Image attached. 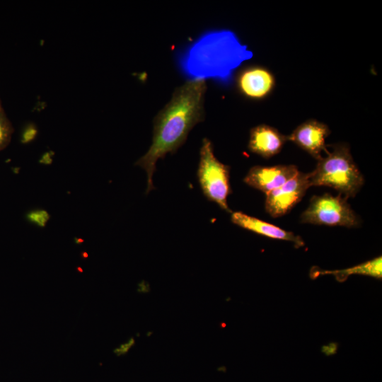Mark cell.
<instances>
[{"label": "cell", "mask_w": 382, "mask_h": 382, "mask_svg": "<svg viewBox=\"0 0 382 382\" xmlns=\"http://www.w3.org/2000/svg\"><path fill=\"white\" fill-rule=\"evenodd\" d=\"M206 90L204 79L185 82L175 88L170 101L155 117L151 145L135 163L146 173V194L154 189L152 178L157 161L168 153L174 154L193 127L204 120Z\"/></svg>", "instance_id": "obj_1"}, {"label": "cell", "mask_w": 382, "mask_h": 382, "mask_svg": "<svg viewBox=\"0 0 382 382\" xmlns=\"http://www.w3.org/2000/svg\"><path fill=\"white\" fill-rule=\"evenodd\" d=\"M252 57L228 30L204 33L180 56L179 65L190 80L215 79L226 80L243 60Z\"/></svg>", "instance_id": "obj_2"}, {"label": "cell", "mask_w": 382, "mask_h": 382, "mask_svg": "<svg viewBox=\"0 0 382 382\" xmlns=\"http://www.w3.org/2000/svg\"><path fill=\"white\" fill-rule=\"evenodd\" d=\"M332 151L318 160L316 168L309 173L311 185L335 189L345 197H354L364 184V177L354 163L346 144L332 146Z\"/></svg>", "instance_id": "obj_3"}, {"label": "cell", "mask_w": 382, "mask_h": 382, "mask_svg": "<svg viewBox=\"0 0 382 382\" xmlns=\"http://www.w3.org/2000/svg\"><path fill=\"white\" fill-rule=\"evenodd\" d=\"M229 173L230 167L215 157L210 140L203 139L197 174L200 187L208 200L231 212L227 204V197L231 193Z\"/></svg>", "instance_id": "obj_4"}, {"label": "cell", "mask_w": 382, "mask_h": 382, "mask_svg": "<svg viewBox=\"0 0 382 382\" xmlns=\"http://www.w3.org/2000/svg\"><path fill=\"white\" fill-rule=\"evenodd\" d=\"M345 197L325 193L314 196L308 208L302 213L301 221L325 226L356 227L359 219Z\"/></svg>", "instance_id": "obj_5"}, {"label": "cell", "mask_w": 382, "mask_h": 382, "mask_svg": "<svg viewBox=\"0 0 382 382\" xmlns=\"http://www.w3.org/2000/svg\"><path fill=\"white\" fill-rule=\"evenodd\" d=\"M311 186L309 173L299 171L284 185L266 194L265 210L274 218L286 214L301 201Z\"/></svg>", "instance_id": "obj_6"}, {"label": "cell", "mask_w": 382, "mask_h": 382, "mask_svg": "<svg viewBox=\"0 0 382 382\" xmlns=\"http://www.w3.org/2000/svg\"><path fill=\"white\" fill-rule=\"evenodd\" d=\"M299 172L294 165L252 167L243 181L249 186L265 194L279 187Z\"/></svg>", "instance_id": "obj_7"}, {"label": "cell", "mask_w": 382, "mask_h": 382, "mask_svg": "<svg viewBox=\"0 0 382 382\" xmlns=\"http://www.w3.org/2000/svg\"><path fill=\"white\" fill-rule=\"evenodd\" d=\"M329 134L330 129L326 125L316 120H309L298 126L288 136V141L294 142L318 160L322 157V151H326L325 139Z\"/></svg>", "instance_id": "obj_8"}, {"label": "cell", "mask_w": 382, "mask_h": 382, "mask_svg": "<svg viewBox=\"0 0 382 382\" xmlns=\"http://www.w3.org/2000/svg\"><path fill=\"white\" fill-rule=\"evenodd\" d=\"M236 82L241 94L250 99L260 100L271 93L275 80L273 74L267 69L253 66L241 70Z\"/></svg>", "instance_id": "obj_9"}, {"label": "cell", "mask_w": 382, "mask_h": 382, "mask_svg": "<svg viewBox=\"0 0 382 382\" xmlns=\"http://www.w3.org/2000/svg\"><path fill=\"white\" fill-rule=\"evenodd\" d=\"M288 141V136L283 135L277 129L260 125L251 129L248 149L253 153L268 158L277 154Z\"/></svg>", "instance_id": "obj_10"}, {"label": "cell", "mask_w": 382, "mask_h": 382, "mask_svg": "<svg viewBox=\"0 0 382 382\" xmlns=\"http://www.w3.org/2000/svg\"><path fill=\"white\" fill-rule=\"evenodd\" d=\"M231 219L234 224L257 234L292 242L297 248L304 245L301 236L241 212H232Z\"/></svg>", "instance_id": "obj_11"}, {"label": "cell", "mask_w": 382, "mask_h": 382, "mask_svg": "<svg viewBox=\"0 0 382 382\" xmlns=\"http://www.w3.org/2000/svg\"><path fill=\"white\" fill-rule=\"evenodd\" d=\"M332 274L336 279L342 282L351 274H363L371 276L376 278H381L382 276V259L381 257H378L371 260L367 261L359 265L341 270L332 271H320L318 274Z\"/></svg>", "instance_id": "obj_12"}, {"label": "cell", "mask_w": 382, "mask_h": 382, "mask_svg": "<svg viewBox=\"0 0 382 382\" xmlns=\"http://www.w3.org/2000/svg\"><path fill=\"white\" fill-rule=\"evenodd\" d=\"M13 132V127L3 108L0 109V151L10 142Z\"/></svg>", "instance_id": "obj_13"}, {"label": "cell", "mask_w": 382, "mask_h": 382, "mask_svg": "<svg viewBox=\"0 0 382 382\" xmlns=\"http://www.w3.org/2000/svg\"><path fill=\"white\" fill-rule=\"evenodd\" d=\"M49 214L44 210H35L27 214V219L39 226H45L49 220Z\"/></svg>", "instance_id": "obj_14"}, {"label": "cell", "mask_w": 382, "mask_h": 382, "mask_svg": "<svg viewBox=\"0 0 382 382\" xmlns=\"http://www.w3.org/2000/svg\"><path fill=\"white\" fill-rule=\"evenodd\" d=\"M134 345V340L131 339L127 342L121 345L114 350V352L117 355L125 354L128 352L131 347Z\"/></svg>", "instance_id": "obj_15"}, {"label": "cell", "mask_w": 382, "mask_h": 382, "mask_svg": "<svg viewBox=\"0 0 382 382\" xmlns=\"http://www.w3.org/2000/svg\"><path fill=\"white\" fill-rule=\"evenodd\" d=\"M2 108V106H1V100H0V109Z\"/></svg>", "instance_id": "obj_16"}]
</instances>
